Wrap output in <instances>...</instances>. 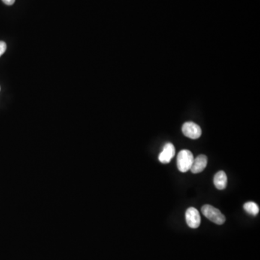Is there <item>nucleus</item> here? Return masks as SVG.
I'll use <instances>...</instances> for the list:
<instances>
[{"label":"nucleus","instance_id":"obj_1","mask_svg":"<svg viewBox=\"0 0 260 260\" xmlns=\"http://www.w3.org/2000/svg\"><path fill=\"white\" fill-rule=\"evenodd\" d=\"M201 211L207 219L217 225H222L225 222V217L223 215V213L218 209L210 204H205L203 206Z\"/></svg>","mask_w":260,"mask_h":260},{"label":"nucleus","instance_id":"obj_2","mask_svg":"<svg viewBox=\"0 0 260 260\" xmlns=\"http://www.w3.org/2000/svg\"><path fill=\"white\" fill-rule=\"evenodd\" d=\"M194 161L193 154L188 150H182L177 155L178 169L182 173L190 170Z\"/></svg>","mask_w":260,"mask_h":260},{"label":"nucleus","instance_id":"obj_3","mask_svg":"<svg viewBox=\"0 0 260 260\" xmlns=\"http://www.w3.org/2000/svg\"><path fill=\"white\" fill-rule=\"evenodd\" d=\"M182 132L186 137L192 140L200 138L202 130L199 125L192 122H185L182 128Z\"/></svg>","mask_w":260,"mask_h":260},{"label":"nucleus","instance_id":"obj_4","mask_svg":"<svg viewBox=\"0 0 260 260\" xmlns=\"http://www.w3.org/2000/svg\"><path fill=\"white\" fill-rule=\"evenodd\" d=\"M186 222L188 226L192 228H197L201 223V217L198 210L195 207H189L186 211Z\"/></svg>","mask_w":260,"mask_h":260},{"label":"nucleus","instance_id":"obj_5","mask_svg":"<svg viewBox=\"0 0 260 260\" xmlns=\"http://www.w3.org/2000/svg\"><path fill=\"white\" fill-rule=\"evenodd\" d=\"M175 148L172 143H167L164 145L162 151L158 155V160L162 164H168L174 157Z\"/></svg>","mask_w":260,"mask_h":260},{"label":"nucleus","instance_id":"obj_6","mask_svg":"<svg viewBox=\"0 0 260 260\" xmlns=\"http://www.w3.org/2000/svg\"><path fill=\"white\" fill-rule=\"evenodd\" d=\"M207 158L206 155H200L194 158L193 163L191 167V171L193 173H199L204 171L207 167Z\"/></svg>","mask_w":260,"mask_h":260},{"label":"nucleus","instance_id":"obj_7","mask_svg":"<svg viewBox=\"0 0 260 260\" xmlns=\"http://www.w3.org/2000/svg\"><path fill=\"white\" fill-rule=\"evenodd\" d=\"M227 182H228V179H227L226 173L224 171H218L215 175L213 182H214L215 186L219 190L225 189L227 186Z\"/></svg>","mask_w":260,"mask_h":260},{"label":"nucleus","instance_id":"obj_8","mask_svg":"<svg viewBox=\"0 0 260 260\" xmlns=\"http://www.w3.org/2000/svg\"><path fill=\"white\" fill-rule=\"evenodd\" d=\"M243 208H244L245 211L254 216H256L260 212L259 206L254 202H248V203H245L243 204Z\"/></svg>","mask_w":260,"mask_h":260},{"label":"nucleus","instance_id":"obj_9","mask_svg":"<svg viewBox=\"0 0 260 260\" xmlns=\"http://www.w3.org/2000/svg\"><path fill=\"white\" fill-rule=\"evenodd\" d=\"M7 49V44L4 41H0V56L6 52Z\"/></svg>","mask_w":260,"mask_h":260},{"label":"nucleus","instance_id":"obj_10","mask_svg":"<svg viewBox=\"0 0 260 260\" xmlns=\"http://www.w3.org/2000/svg\"><path fill=\"white\" fill-rule=\"evenodd\" d=\"M2 1L7 5H13L16 0H2Z\"/></svg>","mask_w":260,"mask_h":260}]
</instances>
